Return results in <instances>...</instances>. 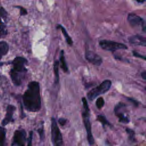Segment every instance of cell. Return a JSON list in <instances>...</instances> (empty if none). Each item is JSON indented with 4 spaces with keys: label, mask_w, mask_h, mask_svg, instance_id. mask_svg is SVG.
I'll use <instances>...</instances> for the list:
<instances>
[{
    "label": "cell",
    "mask_w": 146,
    "mask_h": 146,
    "mask_svg": "<svg viewBox=\"0 0 146 146\" xmlns=\"http://www.w3.org/2000/svg\"><path fill=\"white\" fill-rule=\"evenodd\" d=\"M127 20L132 27H141V30L145 31V21L140 16L135 13H129L127 16Z\"/></svg>",
    "instance_id": "obj_9"
},
{
    "label": "cell",
    "mask_w": 146,
    "mask_h": 146,
    "mask_svg": "<svg viewBox=\"0 0 146 146\" xmlns=\"http://www.w3.org/2000/svg\"><path fill=\"white\" fill-rule=\"evenodd\" d=\"M96 120L102 123V124L103 125V126H106V125L111 126L112 125L111 124V123L106 119V117L103 115H98L97 118H96Z\"/></svg>",
    "instance_id": "obj_18"
},
{
    "label": "cell",
    "mask_w": 146,
    "mask_h": 146,
    "mask_svg": "<svg viewBox=\"0 0 146 146\" xmlns=\"http://www.w3.org/2000/svg\"><path fill=\"white\" fill-rule=\"evenodd\" d=\"M11 63L13 65V68L9 72L11 79L15 86H19L21 85L27 71L25 67L27 63V60L25 58L17 56L11 61Z\"/></svg>",
    "instance_id": "obj_2"
},
{
    "label": "cell",
    "mask_w": 146,
    "mask_h": 146,
    "mask_svg": "<svg viewBox=\"0 0 146 146\" xmlns=\"http://www.w3.org/2000/svg\"><path fill=\"white\" fill-rule=\"evenodd\" d=\"M51 139L53 146L63 145L62 135L54 117L51 119Z\"/></svg>",
    "instance_id": "obj_5"
},
{
    "label": "cell",
    "mask_w": 146,
    "mask_h": 146,
    "mask_svg": "<svg viewBox=\"0 0 146 146\" xmlns=\"http://www.w3.org/2000/svg\"><path fill=\"white\" fill-rule=\"evenodd\" d=\"M37 131L39 135L40 140H43L44 138V129H43V123L42 124V126L37 129Z\"/></svg>",
    "instance_id": "obj_24"
},
{
    "label": "cell",
    "mask_w": 146,
    "mask_h": 146,
    "mask_svg": "<svg viewBox=\"0 0 146 146\" xmlns=\"http://www.w3.org/2000/svg\"><path fill=\"white\" fill-rule=\"evenodd\" d=\"M129 42L133 45L141 46L145 47L146 45V39L142 35L137 34L128 38Z\"/></svg>",
    "instance_id": "obj_12"
},
{
    "label": "cell",
    "mask_w": 146,
    "mask_h": 146,
    "mask_svg": "<svg viewBox=\"0 0 146 146\" xmlns=\"http://www.w3.org/2000/svg\"><path fill=\"white\" fill-rule=\"evenodd\" d=\"M23 106L25 109L32 112L39 111L42 107L39 83L36 81H31L22 96Z\"/></svg>",
    "instance_id": "obj_1"
},
{
    "label": "cell",
    "mask_w": 146,
    "mask_h": 146,
    "mask_svg": "<svg viewBox=\"0 0 146 146\" xmlns=\"http://www.w3.org/2000/svg\"><path fill=\"white\" fill-rule=\"evenodd\" d=\"M16 110V107L12 104H9L6 108V113L4 119L1 122L2 127H4L11 122L14 121L13 115Z\"/></svg>",
    "instance_id": "obj_11"
},
{
    "label": "cell",
    "mask_w": 146,
    "mask_h": 146,
    "mask_svg": "<svg viewBox=\"0 0 146 146\" xmlns=\"http://www.w3.org/2000/svg\"><path fill=\"white\" fill-rule=\"evenodd\" d=\"M99 44L102 49L112 52L120 49L126 50L128 48L127 46L123 43L106 39L100 40Z\"/></svg>",
    "instance_id": "obj_6"
},
{
    "label": "cell",
    "mask_w": 146,
    "mask_h": 146,
    "mask_svg": "<svg viewBox=\"0 0 146 146\" xmlns=\"http://www.w3.org/2000/svg\"><path fill=\"white\" fill-rule=\"evenodd\" d=\"M125 131L127 133L128 135V139L130 140L131 141H135V132L133 131V129H130L129 128H127L125 129Z\"/></svg>",
    "instance_id": "obj_20"
},
{
    "label": "cell",
    "mask_w": 146,
    "mask_h": 146,
    "mask_svg": "<svg viewBox=\"0 0 146 146\" xmlns=\"http://www.w3.org/2000/svg\"><path fill=\"white\" fill-rule=\"evenodd\" d=\"M141 76L144 80H145L146 79V71H144L143 72H142L141 74Z\"/></svg>",
    "instance_id": "obj_28"
},
{
    "label": "cell",
    "mask_w": 146,
    "mask_h": 146,
    "mask_svg": "<svg viewBox=\"0 0 146 146\" xmlns=\"http://www.w3.org/2000/svg\"><path fill=\"white\" fill-rule=\"evenodd\" d=\"M82 101L83 104V110L82 112V116L87 135V140L90 145H92L95 143V140L92 133L91 125L90 120V111L86 99L84 97H83L82 98Z\"/></svg>",
    "instance_id": "obj_3"
},
{
    "label": "cell",
    "mask_w": 146,
    "mask_h": 146,
    "mask_svg": "<svg viewBox=\"0 0 146 146\" xmlns=\"http://www.w3.org/2000/svg\"><path fill=\"white\" fill-rule=\"evenodd\" d=\"M9 47L7 42L5 41L0 42V60L2 57L6 55L9 51Z\"/></svg>",
    "instance_id": "obj_13"
},
{
    "label": "cell",
    "mask_w": 146,
    "mask_h": 146,
    "mask_svg": "<svg viewBox=\"0 0 146 146\" xmlns=\"http://www.w3.org/2000/svg\"><path fill=\"white\" fill-rule=\"evenodd\" d=\"M58 27L60 29V30H61V31H62V33L63 35H64V38H65V39H66V40L67 44H69V45H70V46H71V45L72 44V43H73V42H72V39H71V38L70 36V35H68V34L67 33V32L66 31L65 28H64L63 26H62V25H58Z\"/></svg>",
    "instance_id": "obj_16"
},
{
    "label": "cell",
    "mask_w": 146,
    "mask_h": 146,
    "mask_svg": "<svg viewBox=\"0 0 146 146\" xmlns=\"http://www.w3.org/2000/svg\"><path fill=\"white\" fill-rule=\"evenodd\" d=\"M54 71L55 75V82L58 84L59 80V62L55 60L54 63Z\"/></svg>",
    "instance_id": "obj_17"
},
{
    "label": "cell",
    "mask_w": 146,
    "mask_h": 146,
    "mask_svg": "<svg viewBox=\"0 0 146 146\" xmlns=\"http://www.w3.org/2000/svg\"><path fill=\"white\" fill-rule=\"evenodd\" d=\"M7 18V13L5 9L0 7V23L3 24V21H6Z\"/></svg>",
    "instance_id": "obj_19"
},
{
    "label": "cell",
    "mask_w": 146,
    "mask_h": 146,
    "mask_svg": "<svg viewBox=\"0 0 146 146\" xmlns=\"http://www.w3.org/2000/svg\"><path fill=\"white\" fill-rule=\"evenodd\" d=\"M136 1H137L138 3H143V2H145V0H143V1H139V0H137Z\"/></svg>",
    "instance_id": "obj_29"
},
{
    "label": "cell",
    "mask_w": 146,
    "mask_h": 146,
    "mask_svg": "<svg viewBox=\"0 0 146 146\" xmlns=\"http://www.w3.org/2000/svg\"><path fill=\"white\" fill-rule=\"evenodd\" d=\"M126 106L124 103L119 102L114 108V112L115 115L118 117L119 121L124 124H128L129 122V119L125 115Z\"/></svg>",
    "instance_id": "obj_8"
},
{
    "label": "cell",
    "mask_w": 146,
    "mask_h": 146,
    "mask_svg": "<svg viewBox=\"0 0 146 146\" xmlns=\"http://www.w3.org/2000/svg\"><path fill=\"white\" fill-rule=\"evenodd\" d=\"M58 122H59V124H60L61 125L63 126V125H64L66 124L67 120L66 119H64V118H60L58 120Z\"/></svg>",
    "instance_id": "obj_27"
},
{
    "label": "cell",
    "mask_w": 146,
    "mask_h": 146,
    "mask_svg": "<svg viewBox=\"0 0 146 146\" xmlns=\"http://www.w3.org/2000/svg\"><path fill=\"white\" fill-rule=\"evenodd\" d=\"M17 7H19L20 9V14H21V15H25L27 14V11L25 8H23L22 7H20V6H17Z\"/></svg>",
    "instance_id": "obj_26"
},
{
    "label": "cell",
    "mask_w": 146,
    "mask_h": 146,
    "mask_svg": "<svg viewBox=\"0 0 146 146\" xmlns=\"http://www.w3.org/2000/svg\"><path fill=\"white\" fill-rule=\"evenodd\" d=\"M111 85H112V82L110 80L106 79L103 80L99 85L91 89L87 94V98L90 100L92 101L98 96L107 92L111 88Z\"/></svg>",
    "instance_id": "obj_4"
},
{
    "label": "cell",
    "mask_w": 146,
    "mask_h": 146,
    "mask_svg": "<svg viewBox=\"0 0 146 146\" xmlns=\"http://www.w3.org/2000/svg\"><path fill=\"white\" fill-rule=\"evenodd\" d=\"M6 129L0 126V146H6Z\"/></svg>",
    "instance_id": "obj_15"
},
{
    "label": "cell",
    "mask_w": 146,
    "mask_h": 146,
    "mask_svg": "<svg viewBox=\"0 0 146 146\" xmlns=\"http://www.w3.org/2000/svg\"><path fill=\"white\" fill-rule=\"evenodd\" d=\"M85 58L90 63L97 66H100L103 62L102 58L98 54L91 50L86 51Z\"/></svg>",
    "instance_id": "obj_10"
},
{
    "label": "cell",
    "mask_w": 146,
    "mask_h": 146,
    "mask_svg": "<svg viewBox=\"0 0 146 146\" xmlns=\"http://www.w3.org/2000/svg\"><path fill=\"white\" fill-rule=\"evenodd\" d=\"M7 34V30L3 24L0 23V38L4 37Z\"/></svg>",
    "instance_id": "obj_22"
},
{
    "label": "cell",
    "mask_w": 146,
    "mask_h": 146,
    "mask_svg": "<svg viewBox=\"0 0 146 146\" xmlns=\"http://www.w3.org/2000/svg\"><path fill=\"white\" fill-rule=\"evenodd\" d=\"M59 61L60 63V67L63 71L65 72L68 71V67L66 64L64 55V51L62 50L60 52V56H59Z\"/></svg>",
    "instance_id": "obj_14"
},
{
    "label": "cell",
    "mask_w": 146,
    "mask_h": 146,
    "mask_svg": "<svg viewBox=\"0 0 146 146\" xmlns=\"http://www.w3.org/2000/svg\"><path fill=\"white\" fill-rule=\"evenodd\" d=\"M96 106L98 109H101L104 105V100L102 97H99L96 101Z\"/></svg>",
    "instance_id": "obj_21"
},
{
    "label": "cell",
    "mask_w": 146,
    "mask_h": 146,
    "mask_svg": "<svg viewBox=\"0 0 146 146\" xmlns=\"http://www.w3.org/2000/svg\"><path fill=\"white\" fill-rule=\"evenodd\" d=\"M0 79H1V76H0Z\"/></svg>",
    "instance_id": "obj_30"
},
{
    "label": "cell",
    "mask_w": 146,
    "mask_h": 146,
    "mask_svg": "<svg viewBox=\"0 0 146 146\" xmlns=\"http://www.w3.org/2000/svg\"><path fill=\"white\" fill-rule=\"evenodd\" d=\"M33 137V132L32 131H30L29 136L27 139V144L26 146H32V141Z\"/></svg>",
    "instance_id": "obj_23"
},
{
    "label": "cell",
    "mask_w": 146,
    "mask_h": 146,
    "mask_svg": "<svg viewBox=\"0 0 146 146\" xmlns=\"http://www.w3.org/2000/svg\"><path fill=\"white\" fill-rule=\"evenodd\" d=\"M132 53H133V55L135 57H137V58H141L143 59V60H145V56L144 55H142L141 54H140L139 53H138L137 52L135 51H132Z\"/></svg>",
    "instance_id": "obj_25"
},
{
    "label": "cell",
    "mask_w": 146,
    "mask_h": 146,
    "mask_svg": "<svg viewBox=\"0 0 146 146\" xmlns=\"http://www.w3.org/2000/svg\"><path fill=\"white\" fill-rule=\"evenodd\" d=\"M27 139L26 131L22 128L18 129L14 133L11 146H26Z\"/></svg>",
    "instance_id": "obj_7"
}]
</instances>
